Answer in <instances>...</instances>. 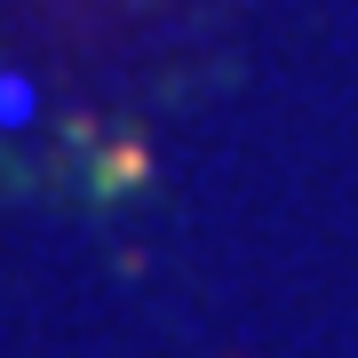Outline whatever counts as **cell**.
Returning a JSON list of instances; mask_svg holds the SVG:
<instances>
[{"mask_svg":"<svg viewBox=\"0 0 358 358\" xmlns=\"http://www.w3.org/2000/svg\"><path fill=\"white\" fill-rule=\"evenodd\" d=\"M32 112H40V88L16 80V72H0V128H32Z\"/></svg>","mask_w":358,"mask_h":358,"instance_id":"6da1fadb","label":"cell"}]
</instances>
